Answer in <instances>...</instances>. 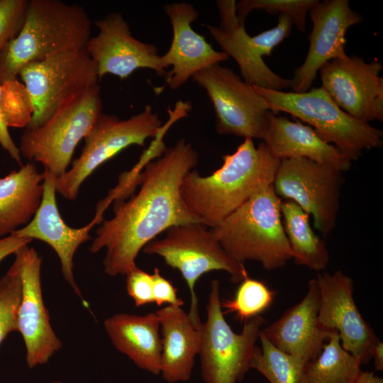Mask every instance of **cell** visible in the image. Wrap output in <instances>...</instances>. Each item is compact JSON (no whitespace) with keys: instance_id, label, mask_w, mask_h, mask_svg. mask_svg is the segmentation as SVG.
Returning a JSON list of instances; mask_svg holds the SVG:
<instances>
[{"instance_id":"d590c367","label":"cell","mask_w":383,"mask_h":383,"mask_svg":"<svg viewBox=\"0 0 383 383\" xmlns=\"http://www.w3.org/2000/svg\"><path fill=\"white\" fill-rule=\"evenodd\" d=\"M1 93L2 88L1 84H0V145L17 163L22 166L21 155L18 147L11 137L8 127L4 123L1 114Z\"/></svg>"},{"instance_id":"d4e9b609","label":"cell","mask_w":383,"mask_h":383,"mask_svg":"<svg viewBox=\"0 0 383 383\" xmlns=\"http://www.w3.org/2000/svg\"><path fill=\"white\" fill-rule=\"evenodd\" d=\"M43 179L30 162L0 178V238L31 221L42 200Z\"/></svg>"},{"instance_id":"4fadbf2b","label":"cell","mask_w":383,"mask_h":383,"mask_svg":"<svg viewBox=\"0 0 383 383\" xmlns=\"http://www.w3.org/2000/svg\"><path fill=\"white\" fill-rule=\"evenodd\" d=\"M18 76L33 103L30 128L44 123L62 102L99 81L96 64L85 49L30 62Z\"/></svg>"},{"instance_id":"ffe728a7","label":"cell","mask_w":383,"mask_h":383,"mask_svg":"<svg viewBox=\"0 0 383 383\" xmlns=\"http://www.w3.org/2000/svg\"><path fill=\"white\" fill-rule=\"evenodd\" d=\"M43 174V194L38 211L28 224L11 235L31 240L38 239L48 244L60 259L65 279L75 294L82 298L74 278V255L81 244L91 239L89 231L104 218L95 215L91 221L84 227L74 228L69 226L63 221L57 205L56 177L46 170H44Z\"/></svg>"},{"instance_id":"4316f807","label":"cell","mask_w":383,"mask_h":383,"mask_svg":"<svg viewBox=\"0 0 383 383\" xmlns=\"http://www.w3.org/2000/svg\"><path fill=\"white\" fill-rule=\"evenodd\" d=\"M328 340L305 365L304 383H355L362 371L360 360L342 347L337 331H331Z\"/></svg>"},{"instance_id":"7402d4cb","label":"cell","mask_w":383,"mask_h":383,"mask_svg":"<svg viewBox=\"0 0 383 383\" xmlns=\"http://www.w3.org/2000/svg\"><path fill=\"white\" fill-rule=\"evenodd\" d=\"M155 313L162 336L160 374L168 383L188 381L200 350V328L182 306L167 305Z\"/></svg>"},{"instance_id":"d6a6232c","label":"cell","mask_w":383,"mask_h":383,"mask_svg":"<svg viewBox=\"0 0 383 383\" xmlns=\"http://www.w3.org/2000/svg\"><path fill=\"white\" fill-rule=\"evenodd\" d=\"M28 4L29 0H0V56L20 33Z\"/></svg>"},{"instance_id":"f546056e","label":"cell","mask_w":383,"mask_h":383,"mask_svg":"<svg viewBox=\"0 0 383 383\" xmlns=\"http://www.w3.org/2000/svg\"><path fill=\"white\" fill-rule=\"evenodd\" d=\"M317 0H242L236 3L238 21L244 25L247 16L253 10H263L275 15L284 13L290 16L294 24L301 32L306 30V15Z\"/></svg>"},{"instance_id":"7a4b0ae2","label":"cell","mask_w":383,"mask_h":383,"mask_svg":"<svg viewBox=\"0 0 383 383\" xmlns=\"http://www.w3.org/2000/svg\"><path fill=\"white\" fill-rule=\"evenodd\" d=\"M222 166L208 176L191 170L184 177L180 194L187 207L211 228L260 192L272 185L280 160L267 145L245 138Z\"/></svg>"},{"instance_id":"3957f363","label":"cell","mask_w":383,"mask_h":383,"mask_svg":"<svg viewBox=\"0 0 383 383\" xmlns=\"http://www.w3.org/2000/svg\"><path fill=\"white\" fill-rule=\"evenodd\" d=\"M91 21L84 8L59 0H30L24 25L0 56V84L27 64L85 49Z\"/></svg>"},{"instance_id":"836d02e7","label":"cell","mask_w":383,"mask_h":383,"mask_svg":"<svg viewBox=\"0 0 383 383\" xmlns=\"http://www.w3.org/2000/svg\"><path fill=\"white\" fill-rule=\"evenodd\" d=\"M126 289L138 307L153 302L152 274L137 266L126 274Z\"/></svg>"},{"instance_id":"e0dca14e","label":"cell","mask_w":383,"mask_h":383,"mask_svg":"<svg viewBox=\"0 0 383 383\" xmlns=\"http://www.w3.org/2000/svg\"><path fill=\"white\" fill-rule=\"evenodd\" d=\"M94 24L99 33L90 37L85 50L96 64L99 79L107 74L124 79L140 68L166 75L157 48L134 38L121 13H109Z\"/></svg>"},{"instance_id":"8992f818","label":"cell","mask_w":383,"mask_h":383,"mask_svg":"<svg viewBox=\"0 0 383 383\" xmlns=\"http://www.w3.org/2000/svg\"><path fill=\"white\" fill-rule=\"evenodd\" d=\"M102 110L98 83L62 102L42 125L26 127L20 138L21 155L40 162L56 177L70 164L74 150L91 131Z\"/></svg>"},{"instance_id":"f35d334b","label":"cell","mask_w":383,"mask_h":383,"mask_svg":"<svg viewBox=\"0 0 383 383\" xmlns=\"http://www.w3.org/2000/svg\"><path fill=\"white\" fill-rule=\"evenodd\" d=\"M355 383H383V379L372 372L361 371Z\"/></svg>"},{"instance_id":"277c9868","label":"cell","mask_w":383,"mask_h":383,"mask_svg":"<svg viewBox=\"0 0 383 383\" xmlns=\"http://www.w3.org/2000/svg\"><path fill=\"white\" fill-rule=\"evenodd\" d=\"M281 203L272 185L211 230L237 262L256 261L268 271L282 268L292 259V252L282 223Z\"/></svg>"},{"instance_id":"ac0fdd59","label":"cell","mask_w":383,"mask_h":383,"mask_svg":"<svg viewBox=\"0 0 383 383\" xmlns=\"http://www.w3.org/2000/svg\"><path fill=\"white\" fill-rule=\"evenodd\" d=\"M309 13L312 22L308 36L309 49L304 63L291 79L294 92L307 91L326 62L347 56V30L362 21V16L350 7L348 0H317Z\"/></svg>"},{"instance_id":"74e56055","label":"cell","mask_w":383,"mask_h":383,"mask_svg":"<svg viewBox=\"0 0 383 383\" xmlns=\"http://www.w3.org/2000/svg\"><path fill=\"white\" fill-rule=\"evenodd\" d=\"M372 359L374 360V365L375 370H383V343L378 340L374 345L372 353Z\"/></svg>"},{"instance_id":"cb8c5ba5","label":"cell","mask_w":383,"mask_h":383,"mask_svg":"<svg viewBox=\"0 0 383 383\" xmlns=\"http://www.w3.org/2000/svg\"><path fill=\"white\" fill-rule=\"evenodd\" d=\"M114 347L127 355L139 368L160 374L162 341L155 312L144 316L117 313L104 322Z\"/></svg>"},{"instance_id":"ba28073f","label":"cell","mask_w":383,"mask_h":383,"mask_svg":"<svg viewBox=\"0 0 383 383\" xmlns=\"http://www.w3.org/2000/svg\"><path fill=\"white\" fill-rule=\"evenodd\" d=\"M220 283L211 284L207 317L200 328L199 355L201 372L205 383H239L252 369L259 349V338L265 319L260 316L244 322L240 333H235L226 321L221 305Z\"/></svg>"},{"instance_id":"5b68a950","label":"cell","mask_w":383,"mask_h":383,"mask_svg":"<svg viewBox=\"0 0 383 383\" xmlns=\"http://www.w3.org/2000/svg\"><path fill=\"white\" fill-rule=\"evenodd\" d=\"M274 113L285 112L310 124L325 141L335 146L351 162L364 150L380 148L383 132L343 111L322 87L287 92L252 86Z\"/></svg>"},{"instance_id":"484cf974","label":"cell","mask_w":383,"mask_h":383,"mask_svg":"<svg viewBox=\"0 0 383 383\" xmlns=\"http://www.w3.org/2000/svg\"><path fill=\"white\" fill-rule=\"evenodd\" d=\"M281 214L294 262L315 271L325 270L330 254L324 240L312 230L309 215L290 200L282 201Z\"/></svg>"},{"instance_id":"f1b7e54d","label":"cell","mask_w":383,"mask_h":383,"mask_svg":"<svg viewBox=\"0 0 383 383\" xmlns=\"http://www.w3.org/2000/svg\"><path fill=\"white\" fill-rule=\"evenodd\" d=\"M240 283L233 298L221 301V305L224 315L234 313L245 322L266 311L275 294L263 282L248 276Z\"/></svg>"},{"instance_id":"6da1fadb","label":"cell","mask_w":383,"mask_h":383,"mask_svg":"<svg viewBox=\"0 0 383 383\" xmlns=\"http://www.w3.org/2000/svg\"><path fill=\"white\" fill-rule=\"evenodd\" d=\"M198 161L196 149L181 139L144 165L139 173V192L127 201L114 202L113 216L102 221L89 247L91 253L106 248V274H126L136 267L140 250L168 228L189 223L204 224L187 207L180 194L184 177Z\"/></svg>"},{"instance_id":"9c48e42d","label":"cell","mask_w":383,"mask_h":383,"mask_svg":"<svg viewBox=\"0 0 383 383\" xmlns=\"http://www.w3.org/2000/svg\"><path fill=\"white\" fill-rule=\"evenodd\" d=\"M163 125L150 105L124 120L101 113L84 138L79 157L70 169L56 177V192L67 199H76L82 183L99 166L129 146H144L148 138L156 137Z\"/></svg>"},{"instance_id":"5bb4252c","label":"cell","mask_w":383,"mask_h":383,"mask_svg":"<svg viewBox=\"0 0 383 383\" xmlns=\"http://www.w3.org/2000/svg\"><path fill=\"white\" fill-rule=\"evenodd\" d=\"M382 63L354 55L326 62L319 70L322 87L343 111L370 123L383 121Z\"/></svg>"},{"instance_id":"ab89813d","label":"cell","mask_w":383,"mask_h":383,"mask_svg":"<svg viewBox=\"0 0 383 383\" xmlns=\"http://www.w3.org/2000/svg\"><path fill=\"white\" fill-rule=\"evenodd\" d=\"M49 383H63V382H60V381H54V382H49Z\"/></svg>"},{"instance_id":"7c38bea8","label":"cell","mask_w":383,"mask_h":383,"mask_svg":"<svg viewBox=\"0 0 383 383\" xmlns=\"http://www.w3.org/2000/svg\"><path fill=\"white\" fill-rule=\"evenodd\" d=\"M340 170L306 158L280 160L272 187L279 198L290 200L311 215L324 236L335 229L344 178Z\"/></svg>"},{"instance_id":"2e32d148","label":"cell","mask_w":383,"mask_h":383,"mask_svg":"<svg viewBox=\"0 0 383 383\" xmlns=\"http://www.w3.org/2000/svg\"><path fill=\"white\" fill-rule=\"evenodd\" d=\"M315 279L320 292L319 323L329 332L337 331L342 347L361 364L368 363L379 339L355 302L353 279L342 270L319 272Z\"/></svg>"},{"instance_id":"83f0119b","label":"cell","mask_w":383,"mask_h":383,"mask_svg":"<svg viewBox=\"0 0 383 383\" xmlns=\"http://www.w3.org/2000/svg\"><path fill=\"white\" fill-rule=\"evenodd\" d=\"M259 348L252 369L261 373L270 383H304V365L292 356L275 348L261 333Z\"/></svg>"},{"instance_id":"4dcf8cb0","label":"cell","mask_w":383,"mask_h":383,"mask_svg":"<svg viewBox=\"0 0 383 383\" xmlns=\"http://www.w3.org/2000/svg\"><path fill=\"white\" fill-rule=\"evenodd\" d=\"M1 114L9 127H27L33 114L32 100L25 85L16 79L1 84Z\"/></svg>"},{"instance_id":"1f68e13d","label":"cell","mask_w":383,"mask_h":383,"mask_svg":"<svg viewBox=\"0 0 383 383\" xmlns=\"http://www.w3.org/2000/svg\"><path fill=\"white\" fill-rule=\"evenodd\" d=\"M21 297V282L13 262L0 279V345L11 332L18 331L17 312Z\"/></svg>"},{"instance_id":"52a82bcc","label":"cell","mask_w":383,"mask_h":383,"mask_svg":"<svg viewBox=\"0 0 383 383\" xmlns=\"http://www.w3.org/2000/svg\"><path fill=\"white\" fill-rule=\"evenodd\" d=\"M207 226L199 223L177 225L168 228L162 239H154L143 248L148 255H157L182 274L190 292L188 315L194 325L201 328L198 298L194 287L206 273L222 270L233 283H240L248 276L244 265L232 259Z\"/></svg>"},{"instance_id":"8fae6325","label":"cell","mask_w":383,"mask_h":383,"mask_svg":"<svg viewBox=\"0 0 383 383\" xmlns=\"http://www.w3.org/2000/svg\"><path fill=\"white\" fill-rule=\"evenodd\" d=\"M209 96L219 135L262 139L270 116L267 101L231 69L216 64L192 76Z\"/></svg>"},{"instance_id":"8d00e7d4","label":"cell","mask_w":383,"mask_h":383,"mask_svg":"<svg viewBox=\"0 0 383 383\" xmlns=\"http://www.w3.org/2000/svg\"><path fill=\"white\" fill-rule=\"evenodd\" d=\"M32 240L11 234L0 238V262L7 256L14 254L22 247L28 245Z\"/></svg>"},{"instance_id":"d6986e66","label":"cell","mask_w":383,"mask_h":383,"mask_svg":"<svg viewBox=\"0 0 383 383\" xmlns=\"http://www.w3.org/2000/svg\"><path fill=\"white\" fill-rule=\"evenodd\" d=\"M164 11L172 28L170 47L161 55L165 68L172 67L164 77L170 89H178L196 72L229 59L223 51L214 50L204 36L193 29L192 23L199 16L193 5L174 2L166 4Z\"/></svg>"},{"instance_id":"9a60e30c","label":"cell","mask_w":383,"mask_h":383,"mask_svg":"<svg viewBox=\"0 0 383 383\" xmlns=\"http://www.w3.org/2000/svg\"><path fill=\"white\" fill-rule=\"evenodd\" d=\"M21 282V297L17 312L18 331L26 347L28 366L47 363L62 347L50 321L44 304L40 279L42 258L28 245L14 253Z\"/></svg>"},{"instance_id":"30bf717a","label":"cell","mask_w":383,"mask_h":383,"mask_svg":"<svg viewBox=\"0 0 383 383\" xmlns=\"http://www.w3.org/2000/svg\"><path fill=\"white\" fill-rule=\"evenodd\" d=\"M220 16L218 26L204 24L222 51L238 65L243 80L267 89L282 91L291 88V79L274 73L263 60L274 48L289 36L294 21L284 13L279 14L275 27L250 36L239 23L235 0L216 1Z\"/></svg>"},{"instance_id":"e575fe53","label":"cell","mask_w":383,"mask_h":383,"mask_svg":"<svg viewBox=\"0 0 383 383\" xmlns=\"http://www.w3.org/2000/svg\"><path fill=\"white\" fill-rule=\"evenodd\" d=\"M152 277L153 302L158 306L165 304L179 306L184 305L183 300L177 297V288L170 280L162 276L158 268H155Z\"/></svg>"},{"instance_id":"44dd1931","label":"cell","mask_w":383,"mask_h":383,"mask_svg":"<svg viewBox=\"0 0 383 383\" xmlns=\"http://www.w3.org/2000/svg\"><path fill=\"white\" fill-rule=\"evenodd\" d=\"M319 304V289L313 278L304 298L261 333L275 348L305 366L321 353L330 333L318 321Z\"/></svg>"},{"instance_id":"603a6c76","label":"cell","mask_w":383,"mask_h":383,"mask_svg":"<svg viewBox=\"0 0 383 383\" xmlns=\"http://www.w3.org/2000/svg\"><path fill=\"white\" fill-rule=\"evenodd\" d=\"M263 142L279 160L306 158L316 162L347 171L352 162L333 145L322 139L311 127L292 121L284 116H270Z\"/></svg>"}]
</instances>
